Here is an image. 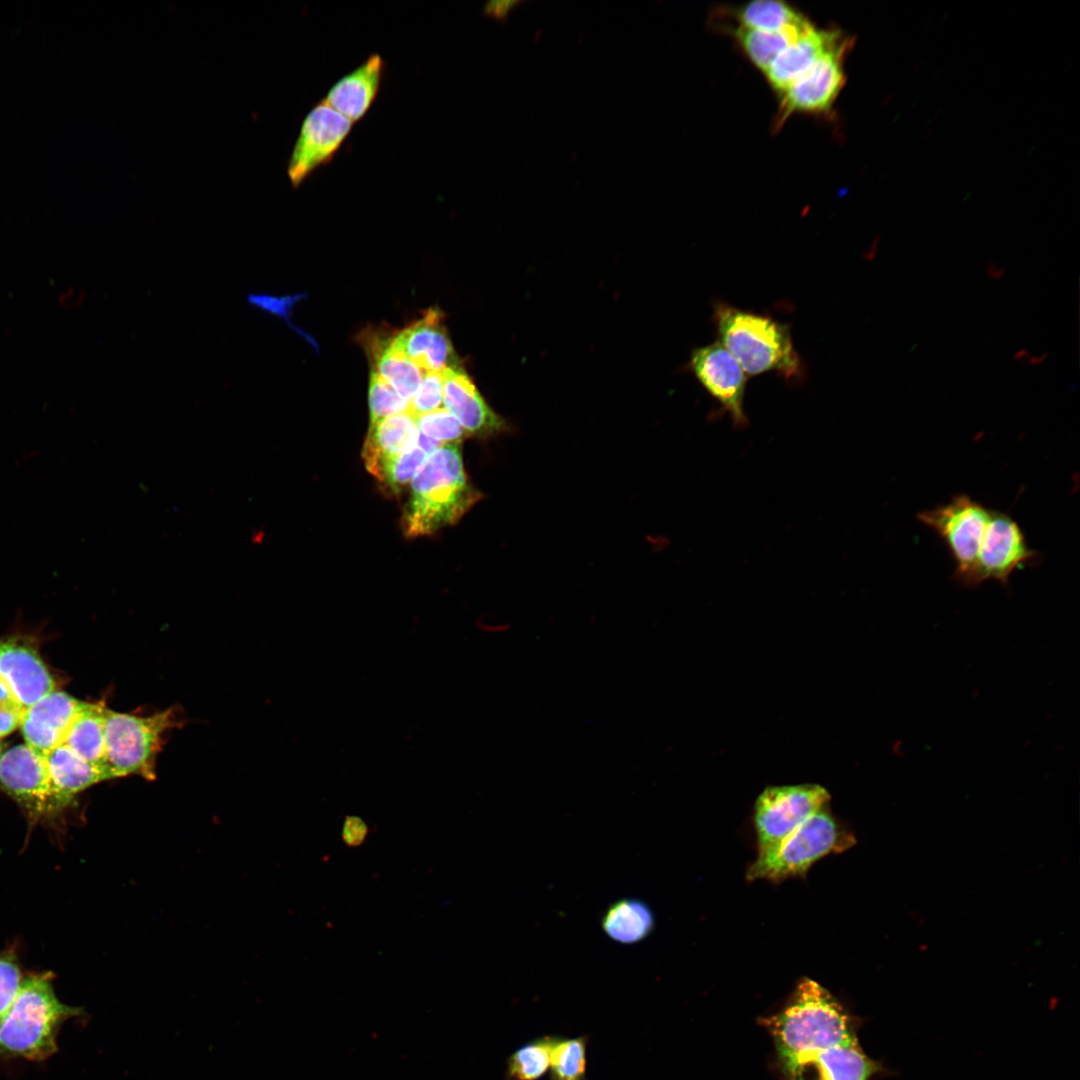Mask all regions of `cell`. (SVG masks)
Instances as JSON below:
<instances>
[{
	"label": "cell",
	"mask_w": 1080,
	"mask_h": 1080,
	"mask_svg": "<svg viewBox=\"0 0 1080 1080\" xmlns=\"http://www.w3.org/2000/svg\"><path fill=\"white\" fill-rule=\"evenodd\" d=\"M559 1036L545 1035L518 1047L507 1059V1080H539L550 1068L552 1052Z\"/></svg>",
	"instance_id": "26"
},
{
	"label": "cell",
	"mask_w": 1080,
	"mask_h": 1080,
	"mask_svg": "<svg viewBox=\"0 0 1080 1080\" xmlns=\"http://www.w3.org/2000/svg\"><path fill=\"white\" fill-rule=\"evenodd\" d=\"M443 402V373L424 372L421 383L409 401V412L414 417L433 412Z\"/></svg>",
	"instance_id": "34"
},
{
	"label": "cell",
	"mask_w": 1080,
	"mask_h": 1080,
	"mask_svg": "<svg viewBox=\"0 0 1080 1080\" xmlns=\"http://www.w3.org/2000/svg\"><path fill=\"white\" fill-rule=\"evenodd\" d=\"M588 1036L558 1037L549 1068L550 1080H587Z\"/></svg>",
	"instance_id": "29"
},
{
	"label": "cell",
	"mask_w": 1080,
	"mask_h": 1080,
	"mask_svg": "<svg viewBox=\"0 0 1080 1080\" xmlns=\"http://www.w3.org/2000/svg\"><path fill=\"white\" fill-rule=\"evenodd\" d=\"M415 418L419 432L441 444L461 443L468 437L460 422L445 408Z\"/></svg>",
	"instance_id": "32"
},
{
	"label": "cell",
	"mask_w": 1080,
	"mask_h": 1080,
	"mask_svg": "<svg viewBox=\"0 0 1080 1080\" xmlns=\"http://www.w3.org/2000/svg\"><path fill=\"white\" fill-rule=\"evenodd\" d=\"M391 334L368 329L360 337L361 344L372 363V371L384 379L407 401L417 391L424 372L411 360L390 345Z\"/></svg>",
	"instance_id": "22"
},
{
	"label": "cell",
	"mask_w": 1080,
	"mask_h": 1080,
	"mask_svg": "<svg viewBox=\"0 0 1080 1080\" xmlns=\"http://www.w3.org/2000/svg\"><path fill=\"white\" fill-rule=\"evenodd\" d=\"M50 972L24 976L12 1005L0 1019V1055L30 1061L47 1059L57 1051V1034L81 1010L56 996Z\"/></svg>",
	"instance_id": "3"
},
{
	"label": "cell",
	"mask_w": 1080,
	"mask_h": 1080,
	"mask_svg": "<svg viewBox=\"0 0 1080 1080\" xmlns=\"http://www.w3.org/2000/svg\"><path fill=\"white\" fill-rule=\"evenodd\" d=\"M15 703H19V702L15 699V697L13 696L11 691L6 687V685H4L2 682H0V705L15 704Z\"/></svg>",
	"instance_id": "40"
},
{
	"label": "cell",
	"mask_w": 1080,
	"mask_h": 1080,
	"mask_svg": "<svg viewBox=\"0 0 1080 1080\" xmlns=\"http://www.w3.org/2000/svg\"><path fill=\"white\" fill-rule=\"evenodd\" d=\"M855 844L854 836L837 823L824 806L777 846L759 852L747 871V879L780 882L801 876L819 859L840 853Z\"/></svg>",
	"instance_id": "6"
},
{
	"label": "cell",
	"mask_w": 1080,
	"mask_h": 1080,
	"mask_svg": "<svg viewBox=\"0 0 1080 1080\" xmlns=\"http://www.w3.org/2000/svg\"><path fill=\"white\" fill-rule=\"evenodd\" d=\"M84 701L53 690L24 710L20 729L25 744L45 757L61 745Z\"/></svg>",
	"instance_id": "16"
},
{
	"label": "cell",
	"mask_w": 1080,
	"mask_h": 1080,
	"mask_svg": "<svg viewBox=\"0 0 1080 1080\" xmlns=\"http://www.w3.org/2000/svg\"><path fill=\"white\" fill-rule=\"evenodd\" d=\"M428 455L418 445L380 466L373 475L391 495H398L410 482Z\"/></svg>",
	"instance_id": "30"
},
{
	"label": "cell",
	"mask_w": 1080,
	"mask_h": 1080,
	"mask_svg": "<svg viewBox=\"0 0 1080 1080\" xmlns=\"http://www.w3.org/2000/svg\"><path fill=\"white\" fill-rule=\"evenodd\" d=\"M739 26L763 31H779L804 15L783 1L756 0L737 11Z\"/></svg>",
	"instance_id": "28"
},
{
	"label": "cell",
	"mask_w": 1080,
	"mask_h": 1080,
	"mask_svg": "<svg viewBox=\"0 0 1080 1080\" xmlns=\"http://www.w3.org/2000/svg\"><path fill=\"white\" fill-rule=\"evenodd\" d=\"M0 789L33 820L55 814L45 758L26 744L0 754Z\"/></svg>",
	"instance_id": "12"
},
{
	"label": "cell",
	"mask_w": 1080,
	"mask_h": 1080,
	"mask_svg": "<svg viewBox=\"0 0 1080 1080\" xmlns=\"http://www.w3.org/2000/svg\"><path fill=\"white\" fill-rule=\"evenodd\" d=\"M1036 556L1018 523L1006 513L991 510L978 553L974 587L989 579L1007 585L1013 571Z\"/></svg>",
	"instance_id": "13"
},
{
	"label": "cell",
	"mask_w": 1080,
	"mask_h": 1080,
	"mask_svg": "<svg viewBox=\"0 0 1080 1080\" xmlns=\"http://www.w3.org/2000/svg\"><path fill=\"white\" fill-rule=\"evenodd\" d=\"M985 269L988 277L991 280H1000L1005 274L1006 267L1004 265H998L993 260H988L985 264Z\"/></svg>",
	"instance_id": "39"
},
{
	"label": "cell",
	"mask_w": 1080,
	"mask_h": 1080,
	"mask_svg": "<svg viewBox=\"0 0 1080 1080\" xmlns=\"http://www.w3.org/2000/svg\"><path fill=\"white\" fill-rule=\"evenodd\" d=\"M1 753H2V748H1V745H0V754H1Z\"/></svg>",
	"instance_id": "43"
},
{
	"label": "cell",
	"mask_w": 1080,
	"mask_h": 1080,
	"mask_svg": "<svg viewBox=\"0 0 1080 1080\" xmlns=\"http://www.w3.org/2000/svg\"><path fill=\"white\" fill-rule=\"evenodd\" d=\"M766 1024L780 1059L856 1038L840 1004L825 988L807 978L799 983L786 1009Z\"/></svg>",
	"instance_id": "4"
},
{
	"label": "cell",
	"mask_w": 1080,
	"mask_h": 1080,
	"mask_svg": "<svg viewBox=\"0 0 1080 1080\" xmlns=\"http://www.w3.org/2000/svg\"><path fill=\"white\" fill-rule=\"evenodd\" d=\"M480 498L465 472L461 443L442 444L411 480L402 530L409 538L431 535L458 522Z\"/></svg>",
	"instance_id": "1"
},
{
	"label": "cell",
	"mask_w": 1080,
	"mask_h": 1080,
	"mask_svg": "<svg viewBox=\"0 0 1080 1080\" xmlns=\"http://www.w3.org/2000/svg\"><path fill=\"white\" fill-rule=\"evenodd\" d=\"M418 437L416 418L409 411L370 422L362 450L367 471L374 475L385 462L412 450Z\"/></svg>",
	"instance_id": "20"
},
{
	"label": "cell",
	"mask_w": 1080,
	"mask_h": 1080,
	"mask_svg": "<svg viewBox=\"0 0 1080 1080\" xmlns=\"http://www.w3.org/2000/svg\"><path fill=\"white\" fill-rule=\"evenodd\" d=\"M176 707L149 716L111 710L104 713L105 766L110 779L138 775L155 778L156 760L168 731L181 725Z\"/></svg>",
	"instance_id": "5"
},
{
	"label": "cell",
	"mask_w": 1080,
	"mask_h": 1080,
	"mask_svg": "<svg viewBox=\"0 0 1080 1080\" xmlns=\"http://www.w3.org/2000/svg\"><path fill=\"white\" fill-rule=\"evenodd\" d=\"M1048 356H1049V354H1048L1047 352H1044V353H1042V354H1039V355H1034V356H1030V357H1029V358L1027 359V361H1026V363H1025V365H1024V366H1027V365H1028V366H1037V365H1040V364H1042V363H1043V362H1044V361H1045V360H1046V359L1048 358Z\"/></svg>",
	"instance_id": "41"
},
{
	"label": "cell",
	"mask_w": 1080,
	"mask_h": 1080,
	"mask_svg": "<svg viewBox=\"0 0 1080 1080\" xmlns=\"http://www.w3.org/2000/svg\"><path fill=\"white\" fill-rule=\"evenodd\" d=\"M852 44L853 39L845 34L807 72L778 94L779 125L795 113H825L831 110L846 81L843 65Z\"/></svg>",
	"instance_id": "9"
},
{
	"label": "cell",
	"mask_w": 1080,
	"mask_h": 1080,
	"mask_svg": "<svg viewBox=\"0 0 1080 1080\" xmlns=\"http://www.w3.org/2000/svg\"><path fill=\"white\" fill-rule=\"evenodd\" d=\"M103 703L85 702L73 719L62 744L86 762L100 768L110 779L105 766Z\"/></svg>",
	"instance_id": "24"
},
{
	"label": "cell",
	"mask_w": 1080,
	"mask_h": 1080,
	"mask_svg": "<svg viewBox=\"0 0 1080 1080\" xmlns=\"http://www.w3.org/2000/svg\"><path fill=\"white\" fill-rule=\"evenodd\" d=\"M814 25L806 16L779 31H763L738 26L735 38L749 60L763 73L789 45L810 31Z\"/></svg>",
	"instance_id": "25"
},
{
	"label": "cell",
	"mask_w": 1080,
	"mask_h": 1080,
	"mask_svg": "<svg viewBox=\"0 0 1080 1080\" xmlns=\"http://www.w3.org/2000/svg\"><path fill=\"white\" fill-rule=\"evenodd\" d=\"M368 402L370 422L409 410V401L402 398L374 371L370 374Z\"/></svg>",
	"instance_id": "33"
},
{
	"label": "cell",
	"mask_w": 1080,
	"mask_h": 1080,
	"mask_svg": "<svg viewBox=\"0 0 1080 1080\" xmlns=\"http://www.w3.org/2000/svg\"><path fill=\"white\" fill-rule=\"evenodd\" d=\"M444 316L437 308L427 310L422 318L404 329L392 333L391 347L405 355L420 369L425 356L430 350L437 329L444 324Z\"/></svg>",
	"instance_id": "27"
},
{
	"label": "cell",
	"mask_w": 1080,
	"mask_h": 1080,
	"mask_svg": "<svg viewBox=\"0 0 1080 1080\" xmlns=\"http://www.w3.org/2000/svg\"><path fill=\"white\" fill-rule=\"evenodd\" d=\"M601 928L612 941L633 945L645 940L654 930L655 917L650 906L638 898H621L611 903L601 916Z\"/></svg>",
	"instance_id": "23"
},
{
	"label": "cell",
	"mask_w": 1080,
	"mask_h": 1080,
	"mask_svg": "<svg viewBox=\"0 0 1080 1080\" xmlns=\"http://www.w3.org/2000/svg\"><path fill=\"white\" fill-rule=\"evenodd\" d=\"M991 510L968 495H956L933 509L917 514L920 523L933 530L947 545L955 562V578L974 587L978 553Z\"/></svg>",
	"instance_id": "7"
},
{
	"label": "cell",
	"mask_w": 1080,
	"mask_h": 1080,
	"mask_svg": "<svg viewBox=\"0 0 1080 1080\" xmlns=\"http://www.w3.org/2000/svg\"><path fill=\"white\" fill-rule=\"evenodd\" d=\"M44 758L51 783L54 813L68 806L79 792L108 780L103 770L81 759L64 744L54 748Z\"/></svg>",
	"instance_id": "21"
},
{
	"label": "cell",
	"mask_w": 1080,
	"mask_h": 1080,
	"mask_svg": "<svg viewBox=\"0 0 1080 1080\" xmlns=\"http://www.w3.org/2000/svg\"><path fill=\"white\" fill-rule=\"evenodd\" d=\"M781 1061L788 1080H869L876 1071L857 1038Z\"/></svg>",
	"instance_id": "14"
},
{
	"label": "cell",
	"mask_w": 1080,
	"mask_h": 1080,
	"mask_svg": "<svg viewBox=\"0 0 1080 1080\" xmlns=\"http://www.w3.org/2000/svg\"><path fill=\"white\" fill-rule=\"evenodd\" d=\"M828 791L818 784L767 787L755 803L759 852L777 846L813 814L826 806Z\"/></svg>",
	"instance_id": "8"
},
{
	"label": "cell",
	"mask_w": 1080,
	"mask_h": 1080,
	"mask_svg": "<svg viewBox=\"0 0 1080 1080\" xmlns=\"http://www.w3.org/2000/svg\"><path fill=\"white\" fill-rule=\"evenodd\" d=\"M24 710L19 703L0 705V739L20 727Z\"/></svg>",
	"instance_id": "37"
},
{
	"label": "cell",
	"mask_w": 1080,
	"mask_h": 1080,
	"mask_svg": "<svg viewBox=\"0 0 1080 1080\" xmlns=\"http://www.w3.org/2000/svg\"><path fill=\"white\" fill-rule=\"evenodd\" d=\"M443 403L468 437H489L505 431V421L486 403L470 376L460 367L443 372Z\"/></svg>",
	"instance_id": "17"
},
{
	"label": "cell",
	"mask_w": 1080,
	"mask_h": 1080,
	"mask_svg": "<svg viewBox=\"0 0 1080 1080\" xmlns=\"http://www.w3.org/2000/svg\"><path fill=\"white\" fill-rule=\"evenodd\" d=\"M713 322L718 341L747 376L776 372L792 383L803 376L804 367L789 325L723 302L714 304Z\"/></svg>",
	"instance_id": "2"
},
{
	"label": "cell",
	"mask_w": 1080,
	"mask_h": 1080,
	"mask_svg": "<svg viewBox=\"0 0 1080 1080\" xmlns=\"http://www.w3.org/2000/svg\"><path fill=\"white\" fill-rule=\"evenodd\" d=\"M369 833L367 823L356 815L345 816L341 837L343 842L349 847L360 846L366 839Z\"/></svg>",
	"instance_id": "36"
},
{
	"label": "cell",
	"mask_w": 1080,
	"mask_h": 1080,
	"mask_svg": "<svg viewBox=\"0 0 1080 1080\" xmlns=\"http://www.w3.org/2000/svg\"><path fill=\"white\" fill-rule=\"evenodd\" d=\"M384 69V59L379 54H371L355 70L339 79L322 101L351 123L359 121L379 92Z\"/></svg>",
	"instance_id": "18"
},
{
	"label": "cell",
	"mask_w": 1080,
	"mask_h": 1080,
	"mask_svg": "<svg viewBox=\"0 0 1080 1080\" xmlns=\"http://www.w3.org/2000/svg\"><path fill=\"white\" fill-rule=\"evenodd\" d=\"M689 367L705 391L726 411L736 428L748 418L744 397L748 376L733 355L718 341L695 348Z\"/></svg>",
	"instance_id": "11"
},
{
	"label": "cell",
	"mask_w": 1080,
	"mask_h": 1080,
	"mask_svg": "<svg viewBox=\"0 0 1080 1080\" xmlns=\"http://www.w3.org/2000/svg\"><path fill=\"white\" fill-rule=\"evenodd\" d=\"M524 3L523 0H500L487 2L483 7V13L486 16L493 17L497 20H506L512 10Z\"/></svg>",
	"instance_id": "38"
},
{
	"label": "cell",
	"mask_w": 1080,
	"mask_h": 1080,
	"mask_svg": "<svg viewBox=\"0 0 1080 1080\" xmlns=\"http://www.w3.org/2000/svg\"><path fill=\"white\" fill-rule=\"evenodd\" d=\"M1030 352L1026 348L1019 349L1013 356V360L1023 363L1025 365L1027 359L1030 357Z\"/></svg>",
	"instance_id": "42"
},
{
	"label": "cell",
	"mask_w": 1080,
	"mask_h": 1080,
	"mask_svg": "<svg viewBox=\"0 0 1080 1080\" xmlns=\"http://www.w3.org/2000/svg\"><path fill=\"white\" fill-rule=\"evenodd\" d=\"M845 34L837 29L815 26L781 52L764 72L779 94L807 72Z\"/></svg>",
	"instance_id": "19"
},
{
	"label": "cell",
	"mask_w": 1080,
	"mask_h": 1080,
	"mask_svg": "<svg viewBox=\"0 0 1080 1080\" xmlns=\"http://www.w3.org/2000/svg\"><path fill=\"white\" fill-rule=\"evenodd\" d=\"M343 115L321 101L304 118L287 166L293 188L317 168L330 162L351 131Z\"/></svg>",
	"instance_id": "10"
},
{
	"label": "cell",
	"mask_w": 1080,
	"mask_h": 1080,
	"mask_svg": "<svg viewBox=\"0 0 1080 1080\" xmlns=\"http://www.w3.org/2000/svg\"><path fill=\"white\" fill-rule=\"evenodd\" d=\"M23 979L15 958L8 953H0V1019L15 1000Z\"/></svg>",
	"instance_id": "35"
},
{
	"label": "cell",
	"mask_w": 1080,
	"mask_h": 1080,
	"mask_svg": "<svg viewBox=\"0 0 1080 1080\" xmlns=\"http://www.w3.org/2000/svg\"><path fill=\"white\" fill-rule=\"evenodd\" d=\"M0 682L24 708L55 690L37 647L18 638H0Z\"/></svg>",
	"instance_id": "15"
},
{
	"label": "cell",
	"mask_w": 1080,
	"mask_h": 1080,
	"mask_svg": "<svg viewBox=\"0 0 1080 1080\" xmlns=\"http://www.w3.org/2000/svg\"><path fill=\"white\" fill-rule=\"evenodd\" d=\"M305 297L306 293H297L284 296H276L266 293H249L247 295L246 301L250 306L283 320L294 332L299 334L310 345H312L315 348L316 352H319L318 344L315 339L306 331L293 325L291 322V316L294 306Z\"/></svg>",
	"instance_id": "31"
}]
</instances>
